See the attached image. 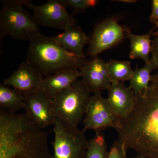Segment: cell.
Wrapping results in <instances>:
<instances>
[{
    "instance_id": "6da1fadb",
    "label": "cell",
    "mask_w": 158,
    "mask_h": 158,
    "mask_svg": "<svg viewBox=\"0 0 158 158\" xmlns=\"http://www.w3.org/2000/svg\"><path fill=\"white\" fill-rule=\"evenodd\" d=\"M118 141L138 155L158 158V71L152 75L148 88L135 95L132 111L117 122Z\"/></svg>"
},
{
    "instance_id": "7a4b0ae2",
    "label": "cell",
    "mask_w": 158,
    "mask_h": 158,
    "mask_svg": "<svg viewBox=\"0 0 158 158\" xmlns=\"http://www.w3.org/2000/svg\"><path fill=\"white\" fill-rule=\"evenodd\" d=\"M88 61L65 50L52 37L40 33L29 41L27 51V63L45 76L63 71H80Z\"/></svg>"
},
{
    "instance_id": "3957f363",
    "label": "cell",
    "mask_w": 158,
    "mask_h": 158,
    "mask_svg": "<svg viewBox=\"0 0 158 158\" xmlns=\"http://www.w3.org/2000/svg\"><path fill=\"white\" fill-rule=\"evenodd\" d=\"M0 11V41L6 36L29 40L40 34L39 25L33 15L23 8L21 0H3Z\"/></svg>"
},
{
    "instance_id": "277c9868",
    "label": "cell",
    "mask_w": 158,
    "mask_h": 158,
    "mask_svg": "<svg viewBox=\"0 0 158 158\" xmlns=\"http://www.w3.org/2000/svg\"><path fill=\"white\" fill-rule=\"evenodd\" d=\"M91 96L82 80L78 79L52 99L54 115L68 125L77 128L85 117Z\"/></svg>"
},
{
    "instance_id": "5b68a950",
    "label": "cell",
    "mask_w": 158,
    "mask_h": 158,
    "mask_svg": "<svg viewBox=\"0 0 158 158\" xmlns=\"http://www.w3.org/2000/svg\"><path fill=\"white\" fill-rule=\"evenodd\" d=\"M53 126L52 158H85L89 141L84 130L72 127L59 118Z\"/></svg>"
},
{
    "instance_id": "8992f818",
    "label": "cell",
    "mask_w": 158,
    "mask_h": 158,
    "mask_svg": "<svg viewBox=\"0 0 158 158\" xmlns=\"http://www.w3.org/2000/svg\"><path fill=\"white\" fill-rule=\"evenodd\" d=\"M21 2L31 9L39 26L65 31L76 25L77 19L69 13L60 0H48L41 5H34L30 0H21Z\"/></svg>"
},
{
    "instance_id": "52a82bcc",
    "label": "cell",
    "mask_w": 158,
    "mask_h": 158,
    "mask_svg": "<svg viewBox=\"0 0 158 158\" xmlns=\"http://www.w3.org/2000/svg\"><path fill=\"white\" fill-rule=\"evenodd\" d=\"M126 36V29L114 18L108 19L94 28L90 37L88 53L91 58L120 43Z\"/></svg>"
},
{
    "instance_id": "ba28073f",
    "label": "cell",
    "mask_w": 158,
    "mask_h": 158,
    "mask_svg": "<svg viewBox=\"0 0 158 158\" xmlns=\"http://www.w3.org/2000/svg\"><path fill=\"white\" fill-rule=\"evenodd\" d=\"M118 120L114 116L107 98L101 92L94 94L90 97L84 119V131L93 130L96 134L109 128L115 129Z\"/></svg>"
},
{
    "instance_id": "9c48e42d",
    "label": "cell",
    "mask_w": 158,
    "mask_h": 158,
    "mask_svg": "<svg viewBox=\"0 0 158 158\" xmlns=\"http://www.w3.org/2000/svg\"><path fill=\"white\" fill-rule=\"evenodd\" d=\"M22 93L27 116L42 129L53 125L57 118L54 115L52 99L40 90Z\"/></svg>"
},
{
    "instance_id": "30bf717a",
    "label": "cell",
    "mask_w": 158,
    "mask_h": 158,
    "mask_svg": "<svg viewBox=\"0 0 158 158\" xmlns=\"http://www.w3.org/2000/svg\"><path fill=\"white\" fill-rule=\"evenodd\" d=\"M107 90V99L114 116L118 121L127 118L135 106V95L133 90L123 82L112 83Z\"/></svg>"
},
{
    "instance_id": "8fae6325",
    "label": "cell",
    "mask_w": 158,
    "mask_h": 158,
    "mask_svg": "<svg viewBox=\"0 0 158 158\" xmlns=\"http://www.w3.org/2000/svg\"><path fill=\"white\" fill-rule=\"evenodd\" d=\"M80 71L82 81L91 93L95 94L108 90L111 85L106 62L98 57L88 60Z\"/></svg>"
},
{
    "instance_id": "7c38bea8",
    "label": "cell",
    "mask_w": 158,
    "mask_h": 158,
    "mask_svg": "<svg viewBox=\"0 0 158 158\" xmlns=\"http://www.w3.org/2000/svg\"><path fill=\"white\" fill-rule=\"evenodd\" d=\"M43 76L27 63L22 62L11 76L4 80L3 84L11 86L21 92H28L40 90Z\"/></svg>"
},
{
    "instance_id": "4fadbf2b",
    "label": "cell",
    "mask_w": 158,
    "mask_h": 158,
    "mask_svg": "<svg viewBox=\"0 0 158 158\" xmlns=\"http://www.w3.org/2000/svg\"><path fill=\"white\" fill-rule=\"evenodd\" d=\"M51 37L65 50L80 58H86L84 48L89 44L90 37L80 26H71L62 33Z\"/></svg>"
},
{
    "instance_id": "5bb4252c",
    "label": "cell",
    "mask_w": 158,
    "mask_h": 158,
    "mask_svg": "<svg viewBox=\"0 0 158 158\" xmlns=\"http://www.w3.org/2000/svg\"><path fill=\"white\" fill-rule=\"evenodd\" d=\"M81 77V74L79 70L63 71L47 76L43 79L40 90L51 99H53Z\"/></svg>"
},
{
    "instance_id": "9a60e30c",
    "label": "cell",
    "mask_w": 158,
    "mask_h": 158,
    "mask_svg": "<svg viewBox=\"0 0 158 158\" xmlns=\"http://www.w3.org/2000/svg\"><path fill=\"white\" fill-rule=\"evenodd\" d=\"M153 30L144 35H137L132 33L128 29L126 28V37L130 41L129 58L131 59H141L145 63L150 61V54L151 53L152 44Z\"/></svg>"
},
{
    "instance_id": "2e32d148",
    "label": "cell",
    "mask_w": 158,
    "mask_h": 158,
    "mask_svg": "<svg viewBox=\"0 0 158 158\" xmlns=\"http://www.w3.org/2000/svg\"><path fill=\"white\" fill-rule=\"evenodd\" d=\"M1 110L11 114L24 109V98L22 92L11 89L3 84H0Z\"/></svg>"
},
{
    "instance_id": "e0dca14e",
    "label": "cell",
    "mask_w": 158,
    "mask_h": 158,
    "mask_svg": "<svg viewBox=\"0 0 158 158\" xmlns=\"http://www.w3.org/2000/svg\"><path fill=\"white\" fill-rule=\"evenodd\" d=\"M158 69L151 59L144 66L139 68L136 65L134 70L132 76L129 80V87L135 93V95L141 94L146 90L150 85L153 71Z\"/></svg>"
},
{
    "instance_id": "ac0fdd59",
    "label": "cell",
    "mask_w": 158,
    "mask_h": 158,
    "mask_svg": "<svg viewBox=\"0 0 158 158\" xmlns=\"http://www.w3.org/2000/svg\"><path fill=\"white\" fill-rule=\"evenodd\" d=\"M106 66L111 84L129 81L132 76L134 70L129 61L111 59L106 62Z\"/></svg>"
},
{
    "instance_id": "d6986e66",
    "label": "cell",
    "mask_w": 158,
    "mask_h": 158,
    "mask_svg": "<svg viewBox=\"0 0 158 158\" xmlns=\"http://www.w3.org/2000/svg\"><path fill=\"white\" fill-rule=\"evenodd\" d=\"M109 151L106 141L103 135L96 134L89 141L85 158H108Z\"/></svg>"
},
{
    "instance_id": "ffe728a7",
    "label": "cell",
    "mask_w": 158,
    "mask_h": 158,
    "mask_svg": "<svg viewBox=\"0 0 158 158\" xmlns=\"http://www.w3.org/2000/svg\"><path fill=\"white\" fill-rule=\"evenodd\" d=\"M65 8L67 7L73 9L72 14L75 15L83 12L87 9L94 8L99 3L97 0H60Z\"/></svg>"
},
{
    "instance_id": "44dd1931",
    "label": "cell",
    "mask_w": 158,
    "mask_h": 158,
    "mask_svg": "<svg viewBox=\"0 0 158 158\" xmlns=\"http://www.w3.org/2000/svg\"><path fill=\"white\" fill-rule=\"evenodd\" d=\"M127 152L123 145L117 140L109 151L108 158H127Z\"/></svg>"
},
{
    "instance_id": "7402d4cb",
    "label": "cell",
    "mask_w": 158,
    "mask_h": 158,
    "mask_svg": "<svg viewBox=\"0 0 158 158\" xmlns=\"http://www.w3.org/2000/svg\"><path fill=\"white\" fill-rule=\"evenodd\" d=\"M153 39L152 44L151 58V59L155 63L158 69V31L153 33Z\"/></svg>"
},
{
    "instance_id": "603a6c76",
    "label": "cell",
    "mask_w": 158,
    "mask_h": 158,
    "mask_svg": "<svg viewBox=\"0 0 158 158\" xmlns=\"http://www.w3.org/2000/svg\"><path fill=\"white\" fill-rule=\"evenodd\" d=\"M149 19L152 23L158 20V0H152V11Z\"/></svg>"
},
{
    "instance_id": "cb8c5ba5",
    "label": "cell",
    "mask_w": 158,
    "mask_h": 158,
    "mask_svg": "<svg viewBox=\"0 0 158 158\" xmlns=\"http://www.w3.org/2000/svg\"><path fill=\"white\" fill-rule=\"evenodd\" d=\"M118 2H124L126 3H129V4H132L133 3H135L137 1L135 0H120V1H118Z\"/></svg>"
},
{
    "instance_id": "d4e9b609",
    "label": "cell",
    "mask_w": 158,
    "mask_h": 158,
    "mask_svg": "<svg viewBox=\"0 0 158 158\" xmlns=\"http://www.w3.org/2000/svg\"><path fill=\"white\" fill-rule=\"evenodd\" d=\"M130 158H148L144 156L141 155H138L134 157H131Z\"/></svg>"
},
{
    "instance_id": "484cf974",
    "label": "cell",
    "mask_w": 158,
    "mask_h": 158,
    "mask_svg": "<svg viewBox=\"0 0 158 158\" xmlns=\"http://www.w3.org/2000/svg\"><path fill=\"white\" fill-rule=\"evenodd\" d=\"M152 23H153L154 24H155L156 27H157V28L158 29V20L156 21L153 22Z\"/></svg>"
}]
</instances>
